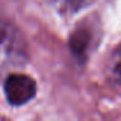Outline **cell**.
<instances>
[{"label":"cell","instance_id":"cell-1","mask_svg":"<svg viewBox=\"0 0 121 121\" xmlns=\"http://www.w3.org/2000/svg\"><path fill=\"white\" fill-rule=\"evenodd\" d=\"M27 61V47L14 26L0 20V85Z\"/></svg>","mask_w":121,"mask_h":121},{"label":"cell","instance_id":"cell-2","mask_svg":"<svg viewBox=\"0 0 121 121\" xmlns=\"http://www.w3.org/2000/svg\"><path fill=\"white\" fill-rule=\"evenodd\" d=\"M5 98L12 105H24L29 103L37 94V83L30 76L20 73L18 70L11 73L3 81Z\"/></svg>","mask_w":121,"mask_h":121},{"label":"cell","instance_id":"cell-4","mask_svg":"<svg viewBox=\"0 0 121 121\" xmlns=\"http://www.w3.org/2000/svg\"><path fill=\"white\" fill-rule=\"evenodd\" d=\"M92 34L87 29H81L72 37V51L79 56H83L85 52L89 50V42L91 40Z\"/></svg>","mask_w":121,"mask_h":121},{"label":"cell","instance_id":"cell-5","mask_svg":"<svg viewBox=\"0 0 121 121\" xmlns=\"http://www.w3.org/2000/svg\"><path fill=\"white\" fill-rule=\"evenodd\" d=\"M91 1L92 0H53L56 8L61 13H76Z\"/></svg>","mask_w":121,"mask_h":121},{"label":"cell","instance_id":"cell-3","mask_svg":"<svg viewBox=\"0 0 121 121\" xmlns=\"http://www.w3.org/2000/svg\"><path fill=\"white\" fill-rule=\"evenodd\" d=\"M108 78L113 87L121 92V47L113 53L108 63Z\"/></svg>","mask_w":121,"mask_h":121}]
</instances>
